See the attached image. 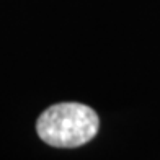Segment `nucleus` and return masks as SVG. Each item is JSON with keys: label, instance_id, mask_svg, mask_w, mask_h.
<instances>
[{"label": "nucleus", "instance_id": "1", "mask_svg": "<svg viewBox=\"0 0 160 160\" xmlns=\"http://www.w3.org/2000/svg\"><path fill=\"white\" fill-rule=\"evenodd\" d=\"M98 128V114L82 103L52 105L36 121V131L41 141L61 149L87 144L97 136Z\"/></svg>", "mask_w": 160, "mask_h": 160}]
</instances>
